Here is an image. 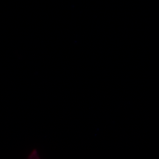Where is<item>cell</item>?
I'll list each match as a JSON object with an SVG mask.
<instances>
[{
	"mask_svg": "<svg viewBox=\"0 0 159 159\" xmlns=\"http://www.w3.org/2000/svg\"><path fill=\"white\" fill-rule=\"evenodd\" d=\"M28 159H40V157L39 156V154H38L36 150H33V152L30 154Z\"/></svg>",
	"mask_w": 159,
	"mask_h": 159,
	"instance_id": "cell-1",
	"label": "cell"
}]
</instances>
